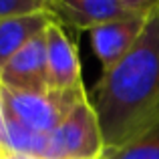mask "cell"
Wrapping results in <instances>:
<instances>
[{"instance_id":"obj_1","label":"cell","mask_w":159,"mask_h":159,"mask_svg":"<svg viewBox=\"0 0 159 159\" xmlns=\"http://www.w3.org/2000/svg\"><path fill=\"white\" fill-rule=\"evenodd\" d=\"M99 117L105 149H117L159 123V6L113 69L103 70L89 97Z\"/></svg>"},{"instance_id":"obj_2","label":"cell","mask_w":159,"mask_h":159,"mask_svg":"<svg viewBox=\"0 0 159 159\" xmlns=\"http://www.w3.org/2000/svg\"><path fill=\"white\" fill-rule=\"evenodd\" d=\"M87 91H12L0 85L4 117L36 133H52Z\"/></svg>"},{"instance_id":"obj_3","label":"cell","mask_w":159,"mask_h":159,"mask_svg":"<svg viewBox=\"0 0 159 159\" xmlns=\"http://www.w3.org/2000/svg\"><path fill=\"white\" fill-rule=\"evenodd\" d=\"M105 153L99 117L89 95L79 99L69 115L48 133V151L44 159H101Z\"/></svg>"},{"instance_id":"obj_4","label":"cell","mask_w":159,"mask_h":159,"mask_svg":"<svg viewBox=\"0 0 159 159\" xmlns=\"http://www.w3.org/2000/svg\"><path fill=\"white\" fill-rule=\"evenodd\" d=\"M0 85L12 91H48L47 36L44 30L30 39L0 66Z\"/></svg>"},{"instance_id":"obj_5","label":"cell","mask_w":159,"mask_h":159,"mask_svg":"<svg viewBox=\"0 0 159 159\" xmlns=\"http://www.w3.org/2000/svg\"><path fill=\"white\" fill-rule=\"evenodd\" d=\"M47 12L62 26L91 30L111 20L145 16L121 0H47Z\"/></svg>"},{"instance_id":"obj_6","label":"cell","mask_w":159,"mask_h":159,"mask_svg":"<svg viewBox=\"0 0 159 159\" xmlns=\"http://www.w3.org/2000/svg\"><path fill=\"white\" fill-rule=\"evenodd\" d=\"M47 36V69L51 91H85L81 79V62L73 40L65 26L51 20L44 28Z\"/></svg>"},{"instance_id":"obj_7","label":"cell","mask_w":159,"mask_h":159,"mask_svg":"<svg viewBox=\"0 0 159 159\" xmlns=\"http://www.w3.org/2000/svg\"><path fill=\"white\" fill-rule=\"evenodd\" d=\"M145 16L135 18H123V20H111V22L99 24L91 28V47H93L97 58L101 61L103 70H109L129 52V48L139 39L145 24Z\"/></svg>"},{"instance_id":"obj_8","label":"cell","mask_w":159,"mask_h":159,"mask_svg":"<svg viewBox=\"0 0 159 159\" xmlns=\"http://www.w3.org/2000/svg\"><path fill=\"white\" fill-rule=\"evenodd\" d=\"M51 20L52 16L47 10L34 12V14L0 18V66L16 51H20L30 39L40 34Z\"/></svg>"},{"instance_id":"obj_9","label":"cell","mask_w":159,"mask_h":159,"mask_svg":"<svg viewBox=\"0 0 159 159\" xmlns=\"http://www.w3.org/2000/svg\"><path fill=\"white\" fill-rule=\"evenodd\" d=\"M6 119V147L10 153L44 159L48 151V133H36L16 121Z\"/></svg>"},{"instance_id":"obj_10","label":"cell","mask_w":159,"mask_h":159,"mask_svg":"<svg viewBox=\"0 0 159 159\" xmlns=\"http://www.w3.org/2000/svg\"><path fill=\"white\" fill-rule=\"evenodd\" d=\"M101 159H159V123L123 147L105 149Z\"/></svg>"},{"instance_id":"obj_11","label":"cell","mask_w":159,"mask_h":159,"mask_svg":"<svg viewBox=\"0 0 159 159\" xmlns=\"http://www.w3.org/2000/svg\"><path fill=\"white\" fill-rule=\"evenodd\" d=\"M47 10V0H0V18Z\"/></svg>"},{"instance_id":"obj_12","label":"cell","mask_w":159,"mask_h":159,"mask_svg":"<svg viewBox=\"0 0 159 159\" xmlns=\"http://www.w3.org/2000/svg\"><path fill=\"white\" fill-rule=\"evenodd\" d=\"M121 2H125L129 8H133V10H137V12L147 14L149 10H153V8L157 6L159 0H121Z\"/></svg>"},{"instance_id":"obj_13","label":"cell","mask_w":159,"mask_h":159,"mask_svg":"<svg viewBox=\"0 0 159 159\" xmlns=\"http://www.w3.org/2000/svg\"><path fill=\"white\" fill-rule=\"evenodd\" d=\"M8 147H6V119H4V111L0 107V159H4L8 155Z\"/></svg>"},{"instance_id":"obj_14","label":"cell","mask_w":159,"mask_h":159,"mask_svg":"<svg viewBox=\"0 0 159 159\" xmlns=\"http://www.w3.org/2000/svg\"><path fill=\"white\" fill-rule=\"evenodd\" d=\"M4 159H40V157H30V155H18V153H8Z\"/></svg>"},{"instance_id":"obj_15","label":"cell","mask_w":159,"mask_h":159,"mask_svg":"<svg viewBox=\"0 0 159 159\" xmlns=\"http://www.w3.org/2000/svg\"><path fill=\"white\" fill-rule=\"evenodd\" d=\"M157 6H159V2H157Z\"/></svg>"}]
</instances>
